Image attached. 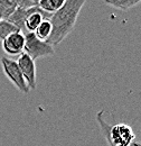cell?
<instances>
[{
    "instance_id": "cell-4",
    "label": "cell",
    "mask_w": 141,
    "mask_h": 146,
    "mask_svg": "<svg viewBox=\"0 0 141 146\" xmlns=\"http://www.w3.org/2000/svg\"><path fill=\"white\" fill-rule=\"evenodd\" d=\"M24 53L30 56L34 61L39 57L51 56L55 54L54 47L47 42L40 40L34 33H27L25 35V47Z\"/></svg>"
},
{
    "instance_id": "cell-2",
    "label": "cell",
    "mask_w": 141,
    "mask_h": 146,
    "mask_svg": "<svg viewBox=\"0 0 141 146\" xmlns=\"http://www.w3.org/2000/svg\"><path fill=\"white\" fill-rule=\"evenodd\" d=\"M96 121L109 146H131L136 142V134L131 126L124 123L111 126L104 118L103 110L96 113Z\"/></svg>"
},
{
    "instance_id": "cell-5",
    "label": "cell",
    "mask_w": 141,
    "mask_h": 146,
    "mask_svg": "<svg viewBox=\"0 0 141 146\" xmlns=\"http://www.w3.org/2000/svg\"><path fill=\"white\" fill-rule=\"evenodd\" d=\"M17 64L22 73V76L29 88V90L36 89V64L35 61L26 53L19 55Z\"/></svg>"
},
{
    "instance_id": "cell-9",
    "label": "cell",
    "mask_w": 141,
    "mask_h": 146,
    "mask_svg": "<svg viewBox=\"0 0 141 146\" xmlns=\"http://www.w3.org/2000/svg\"><path fill=\"white\" fill-rule=\"evenodd\" d=\"M16 9L17 6L13 0H0V20H8Z\"/></svg>"
},
{
    "instance_id": "cell-6",
    "label": "cell",
    "mask_w": 141,
    "mask_h": 146,
    "mask_svg": "<svg viewBox=\"0 0 141 146\" xmlns=\"http://www.w3.org/2000/svg\"><path fill=\"white\" fill-rule=\"evenodd\" d=\"M2 50L7 55L17 56L24 53L25 47V34L21 32H16L6 37L2 43Z\"/></svg>"
},
{
    "instance_id": "cell-7",
    "label": "cell",
    "mask_w": 141,
    "mask_h": 146,
    "mask_svg": "<svg viewBox=\"0 0 141 146\" xmlns=\"http://www.w3.org/2000/svg\"><path fill=\"white\" fill-rule=\"evenodd\" d=\"M66 1L67 0H39L37 6L47 14L53 15L65 5Z\"/></svg>"
},
{
    "instance_id": "cell-1",
    "label": "cell",
    "mask_w": 141,
    "mask_h": 146,
    "mask_svg": "<svg viewBox=\"0 0 141 146\" xmlns=\"http://www.w3.org/2000/svg\"><path fill=\"white\" fill-rule=\"evenodd\" d=\"M85 2L86 0H67L59 10L52 15L49 20L53 26V32L47 39L48 44L54 47L65 39L73 31L78 14Z\"/></svg>"
},
{
    "instance_id": "cell-3",
    "label": "cell",
    "mask_w": 141,
    "mask_h": 146,
    "mask_svg": "<svg viewBox=\"0 0 141 146\" xmlns=\"http://www.w3.org/2000/svg\"><path fill=\"white\" fill-rule=\"evenodd\" d=\"M0 64H1V68H2L5 75L19 91L21 93H28L30 91L24 76H22V73L18 66L17 61H15L10 57H7V56H2L0 58Z\"/></svg>"
},
{
    "instance_id": "cell-12",
    "label": "cell",
    "mask_w": 141,
    "mask_h": 146,
    "mask_svg": "<svg viewBox=\"0 0 141 146\" xmlns=\"http://www.w3.org/2000/svg\"><path fill=\"white\" fill-rule=\"evenodd\" d=\"M30 1H32V2H34V3H35V5H37V3H38V1H39V0H30Z\"/></svg>"
},
{
    "instance_id": "cell-10",
    "label": "cell",
    "mask_w": 141,
    "mask_h": 146,
    "mask_svg": "<svg viewBox=\"0 0 141 146\" xmlns=\"http://www.w3.org/2000/svg\"><path fill=\"white\" fill-rule=\"evenodd\" d=\"M140 2L141 0H104L105 5H109L111 7H114L121 10H128Z\"/></svg>"
},
{
    "instance_id": "cell-11",
    "label": "cell",
    "mask_w": 141,
    "mask_h": 146,
    "mask_svg": "<svg viewBox=\"0 0 141 146\" xmlns=\"http://www.w3.org/2000/svg\"><path fill=\"white\" fill-rule=\"evenodd\" d=\"M16 32H19V29L14 24H11L8 20H0V40L1 42L10 34L16 33Z\"/></svg>"
},
{
    "instance_id": "cell-8",
    "label": "cell",
    "mask_w": 141,
    "mask_h": 146,
    "mask_svg": "<svg viewBox=\"0 0 141 146\" xmlns=\"http://www.w3.org/2000/svg\"><path fill=\"white\" fill-rule=\"evenodd\" d=\"M52 32H53V26H52L51 20L49 19H45V20H43L40 23V25L37 27V29L34 32V34L40 40L47 42V39L52 35Z\"/></svg>"
}]
</instances>
